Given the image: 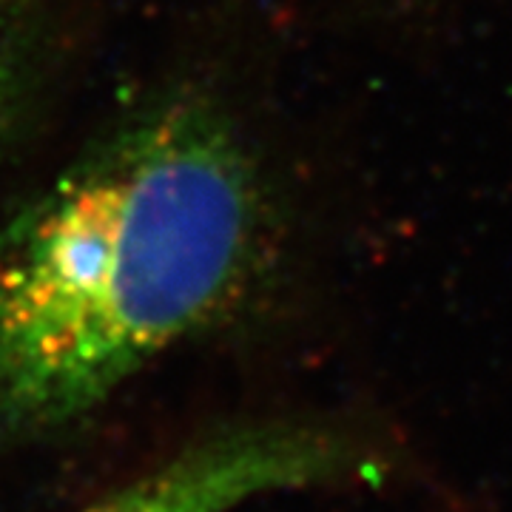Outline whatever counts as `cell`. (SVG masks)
Returning <instances> with one entry per match:
<instances>
[{
	"instance_id": "cell-2",
	"label": "cell",
	"mask_w": 512,
	"mask_h": 512,
	"mask_svg": "<svg viewBox=\"0 0 512 512\" xmlns=\"http://www.w3.org/2000/svg\"><path fill=\"white\" fill-rule=\"evenodd\" d=\"M387 441L319 421H251L185 444L80 512H234L271 493L387 484L402 473Z\"/></svg>"
},
{
	"instance_id": "cell-4",
	"label": "cell",
	"mask_w": 512,
	"mask_h": 512,
	"mask_svg": "<svg viewBox=\"0 0 512 512\" xmlns=\"http://www.w3.org/2000/svg\"><path fill=\"white\" fill-rule=\"evenodd\" d=\"M3 3H6V0H0V6H3Z\"/></svg>"
},
{
	"instance_id": "cell-3",
	"label": "cell",
	"mask_w": 512,
	"mask_h": 512,
	"mask_svg": "<svg viewBox=\"0 0 512 512\" xmlns=\"http://www.w3.org/2000/svg\"><path fill=\"white\" fill-rule=\"evenodd\" d=\"M9 92H12V69H9V60L0 52V114L9 103Z\"/></svg>"
},
{
	"instance_id": "cell-1",
	"label": "cell",
	"mask_w": 512,
	"mask_h": 512,
	"mask_svg": "<svg viewBox=\"0 0 512 512\" xmlns=\"http://www.w3.org/2000/svg\"><path fill=\"white\" fill-rule=\"evenodd\" d=\"M268 239L259 168L211 103L117 131L0 231V430L92 413L231 311Z\"/></svg>"
}]
</instances>
